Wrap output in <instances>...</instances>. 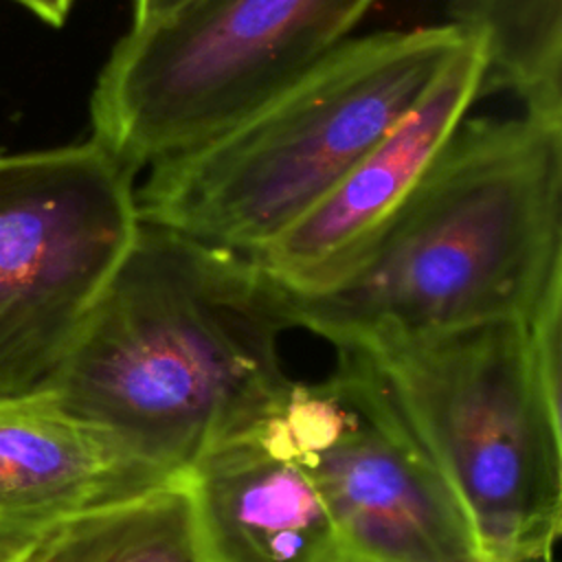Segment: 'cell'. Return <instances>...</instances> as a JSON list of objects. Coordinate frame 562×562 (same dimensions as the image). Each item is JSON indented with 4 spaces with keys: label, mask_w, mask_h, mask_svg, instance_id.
Here are the masks:
<instances>
[{
    "label": "cell",
    "mask_w": 562,
    "mask_h": 562,
    "mask_svg": "<svg viewBox=\"0 0 562 562\" xmlns=\"http://www.w3.org/2000/svg\"><path fill=\"white\" fill-rule=\"evenodd\" d=\"M378 0H187L103 64L92 138L138 173L231 127L318 66Z\"/></svg>",
    "instance_id": "5"
},
{
    "label": "cell",
    "mask_w": 562,
    "mask_h": 562,
    "mask_svg": "<svg viewBox=\"0 0 562 562\" xmlns=\"http://www.w3.org/2000/svg\"><path fill=\"white\" fill-rule=\"evenodd\" d=\"M182 2H187V0H132V26L149 24V22L171 13Z\"/></svg>",
    "instance_id": "14"
},
{
    "label": "cell",
    "mask_w": 562,
    "mask_h": 562,
    "mask_svg": "<svg viewBox=\"0 0 562 562\" xmlns=\"http://www.w3.org/2000/svg\"><path fill=\"white\" fill-rule=\"evenodd\" d=\"M176 476L50 397L0 404V549L24 551L70 518Z\"/></svg>",
    "instance_id": "9"
},
{
    "label": "cell",
    "mask_w": 562,
    "mask_h": 562,
    "mask_svg": "<svg viewBox=\"0 0 562 562\" xmlns=\"http://www.w3.org/2000/svg\"><path fill=\"white\" fill-rule=\"evenodd\" d=\"M0 154H2V147H0Z\"/></svg>",
    "instance_id": "18"
},
{
    "label": "cell",
    "mask_w": 562,
    "mask_h": 562,
    "mask_svg": "<svg viewBox=\"0 0 562 562\" xmlns=\"http://www.w3.org/2000/svg\"><path fill=\"white\" fill-rule=\"evenodd\" d=\"M285 329V290L252 255L140 222L50 400L182 474L283 395Z\"/></svg>",
    "instance_id": "1"
},
{
    "label": "cell",
    "mask_w": 562,
    "mask_h": 562,
    "mask_svg": "<svg viewBox=\"0 0 562 562\" xmlns=\"http://www.w3.org/2000/svg\"><path fill=\"white\" fill-rule=\"evenodd\" d=\"M334 562H367V560H362V558H356V555H351V553H347V551H342Z\"/></svg>",
    "instance_id": "17"
},
{
    "label": "cell",
    "mask_w": 562,
    "mask_h": 562,
    "mask_svg": "<svg viewBox=\"0 0 562 562\" xmlns=\"http://www.w3.org/2000/svg\"><path fill=\"white\" fill-rule=\"evenodd\" d=\"M465 37L454 24L349 37L231 127L154 162L138 220L259 252L424 97Z\"/></svg>",
    "instance_id": "3"
},
{
    "label": "cell",
    "mask_w": 562,
    "mask_h": 562,
    "mask_svg": "<svg viewBox=\"0 0 562 562\" xmlns=\"http://www.w3.org/2000/svg\"><path fill=\"white\" fill-rule=\"evenodd\" d=\"M26 551V549H24ZM24 551H11V549H0V562H20Z\"/></svg>",
    "instance_id": "16"
},
{
    "label": "cell",
    "mask_w": 562,
    "mask_h": 562,
    "mask_svg": "<svg viewBox=\"0 0 562 562\" xmlns=\"http://www.w3.org/2000/svg\"><path fill=\"white\" fill-rule=\"evenodd\" d=\"M479 35L450 57L424 97L288 231L252 257L290 292L331 285L395 215L481 97Z\"/></svg>",
    "instance_id": "8"
},
{
    "label": "cell",
    "mask_w": 562,
    "mask_h": 562,
    "mask_svg": "<svg viewBox=\"0 0 562 562\" xmlns=\"http://www.w3.org/2000/svg\"><path fill=\"white\" fill-rule=\"evenodd\" d=\"M48 26H61L77 0H13Z\"/></svg>",
    "instance_id": "13"
},
{
    "label": "cell",
    "mask_w": 562,
    "mask_h": 562,
    "mask_svg": "<svg viewBox=\"0 0 562 562\" xmlns=\"http://www.w3.org/2000/svg\"><path fill=\"white\" fill-rule=\"evenodd\" d=\"M134 178L94 138L0 154V404L50 397L140 226Z\"/></svg>",
    "instance_id": "6"
},
{
    "label": "cell",
    "mask_w": 562,
    "mask_h": 562,
    "mask_svg": "<svg viewBox=\"0 0 562 562\" xmlns=\"http://www.w3.org/2000/svg\"><path fill=\"white\" fill-rule=\"evenodd\" d=\"M555 549H558V544H547L540 549L516 553L503 562H555Z\"/></svg>",
    "instance_id": "15"
},
{
    "label": "cell",
    "mask_w": 562,
    "mask_h": 562,
    "mask_svg": "<svg viewBox=\"0 0 562 562\" xmlns=\"http://www.w3.org/2000/svg\"><path fill=\"white\" fill-rule=\"evenodd\" d=\"M562 274V123L463 119L413 193L292 327L378 347L527 318Z\"/></svg>",
    "instance_id": "2"
},
{
    "label": "cell",
    "mask_w": 562,
    "mask_h": 562,
    "mask_svg": "<svg viewBox=\"0 0 562 562\" xmlns=\"http://www.w3.org/2000/svg\"><path fill=\"white\" fill-rule=\"evenodd\" d=\"M336 351L331 373L290 380L255 424L305 470L342 551L367 562H483L465 509L371 358Z\"/></svg>",
    "instance_id": "7"
},
{
    "label": "cell",
    "mask_w": 562,
    "mask_h": 562,
    "mask_svg": "<svg viewBox=\"0 0 562 562\" xmlns=\"http://www.w3.org/2000/svg\"><path fill=\"white\" fill-rule=\"evenodd\" d=\"M450 18L483 42L481 97L507 90L525 114L562 123V0H454Z\"/></svg>",
    "instance_id": "12"
},
{
    "label": "cell",
    "mask_w": 562,
    "mask_h": 562,
    "mask_svg": "<svg viewBox=\"0 0 562 562\" xmlns=\"http://www.w3.org/2000/svg\"><path fill=\"white\" fill-rule=\"evenodd\" d=\"M182 479L204 562H334L342 553L318 490L257 424L213 443Z\"/></svg>",
    "instance_id": "10"
},
{
    "label": "cell",
    "mask_w": 562,
    "mask_h": 562,
    "mask_svg": "<svg viewBox=\"0 0 562 562\" xmlns=\"http://www.w3.org/2000/svg\"><path fill=\"white\" fill-rule=\"evenodd\" d=\"M360 351L457 494L483 562L558 544L560 406L540 389L522 318Z\"/></svg>",
    "instance_id": "4"
},
{
    "label": "cell",
    "mask_w": 562,
    "mask_h": 562,
    "mask_svg": "<svg viewBox=\"0 0 562 562\" xmlns=\"http://www.w3.org/2000/svg\"><path fill=\"white\" fill-rule=\"evenodd\" d=\"M20 562H204L182 474L53 527Z\"/></svg>",
    "instance_id": "11"
}]
</instances>
